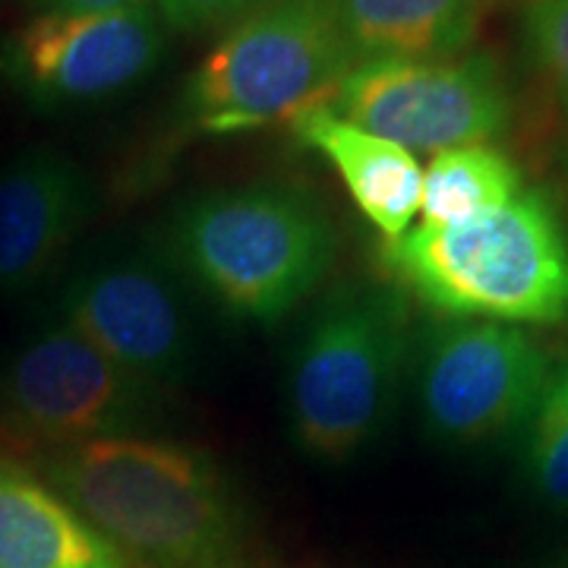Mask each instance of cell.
<instances>
[{"label": "cell", "mask_w": 568, "mask_h": 568, "mask_svg": "<svg viewBox=\"0 0 568 568\" xmlns=\"http://www.w3.org/2000/svg\"><path fill=\"white\" fill-rule=\"evenodd\" d=\"M44 480L140 568H231L244 508L219 462L200 448L111 436L51 448Z\"/></svg>", "instance_id": "obj_1"}, {"label": "cell", "mask_w": 568, "mask_h": 568, "mask_svg": "<svg viewBox=\"0 0 568 568\" xmlns=\"http://www.w3.org/2000/svg\"><path fill=\"white\" fill-rule=\"evenodd\" d=\"M168 256L227 316L278 323L332 268L335 231L304 190L244 183L181 205Z\"/></svg>", "instance_id": "obj_2"}, {"label": "cell", "mask_w": 568, "mask_h": 568, "mask_svg": "<svg viewBox=\"0 0 568 568\" xmlns=\"http://www.w3.org/2000/svg\"><path fill=\"white\" fill-rule=\"evenodd\" d=\"M395 284L448 316L559 323L568 316V241L540 193L465 224H417L383 244Z\"/></svg>", "instance_id": "obj_3"}, {"label": "cell", "mask_w": 568, "mask_h": 568, "mask_svg": "<svg viewBox=\"0 0 568 568\" xmlns=\"http://www.w3.org/2000/svg\"><path fill=\"white\" fill-rule=\"evenodd\" d=\"M407 364V310L392 291H342L294 345L284 405L306 455L345 465L364 455L398 407Z\"/></svg>", "instance_id": "obj_4"}, {"label": "cell", "mask_w": 568, "mask_h": 568, "mask_svg": "<svg viewBox=\"0 0 568 568\" xmlns=\"http://www.w3.org/2000/svg\"><path fill=\"white\" fill-rule=\"evenodd\" d=\"M357 67L332 0H272L231 26L181 92L183 126L237 136L332 102Z\"/></svg>", "instance_id": "obj_5"}, {"label": "cell", "mask_w": 568, "mask_h": 568, "mask_svg": "<svg viewBox=\"0 0 568 568\" xmlns=\"http://www.w3.org/2000/svg\"><path fill=\"white\" fill-rule=\"evenodd\" d=\"M155 410L159 388L130 376L67 320L26 335L0 366V424L48 452L133 436Z\"/></svg>", "instance_id": "obj_6"}, {"label": "cell", "mask_w": 568, "mask_h": 568, "mask_svg": "<svg viewBox=\"0 0 568 568\" xmlns=\"http://www.w3.org/2000/svg\"><path fill=\"white\" fill-rule=\"evenodd\" d=\"M328 104L369 133L429 155L484 145L511 121L506 77L489 54L357 63Z\"/></svg>", "instance_id": "obj_7"}, {"label": "cell", "mask_w": 568, "mask_h": 568, "mask_svg": "<svg viewBox=\"0 0 568 568\" xmlns=\"http://www.w3.org/2000/svg\"><path fill=\"white\" fill-rule=\"evenodd\" d=\"M164 58L152 3L108 13H36L0 41V77L36 111L111 102Z\"/></svg>", "instance_id": "obj_8"}, {"label": "cell", "mask_w": 568, "mask_h": 568, "mask_svg": "<svg viewBox=\"0 0 568 568\" xmlns=\"http://www.w3.org/2000/svg\"><path fill=\"white\" fill-rule=\"evenodd\" d=\"M547 386V354L506 323L443 325L417 366L426 433L446 446L489 443L525 424Z\"/></svg>", "instance_id": "obj_9"}, {"label": "cell", "mask_w": 568, "mask_h": 568, "mask_svg": "<svg viewBox=\"0 0 568 568\" xmlns=\"http://www.w3.org/2000/svg\"><path fill=\"white\" fill-rule=\"evenodd\" d=\"M63 320L152 388L174 386L193 364V325L178 284L142 256L82 268L61 301Z\"/></svg>", "instance_id": "obj_10"}, {"label": "cell", "mask_w": 568, "mask_h": 568, "mask_svg": "<svg viewBox=\"0 0 568 568\" xmlns=\"http://www.w3.org/2000/svg\"><path fill=\"white\" fill-rule=\"evenodd\" d=\"M92 212V183L54 145H32L0 168V294L36 291Z\"/></svg>", "instance_id": "obj_11"}, {"label": "cell", "mask_w": 568, "mask_h": 568, "mask_svg": "<svg viewBox=\"0 0 568 568\" xmlns=\"http://www.w3.org/2000/svg\"><path fill=\"white\" fill-rule=\"evenodd\" d=\"M291 130L338 171L354 205L386 244L410 231L424 203V168L414 152L351 123L328 102L301 111Z\"/></svg>", "instance_id": "obj_12"}, {"label": "cell", "mask_w": 568, "mask_h": 568, "mask_svg": "<svg viewBox=\"0 0 568 568\" xmlns=\"http://www.w3.org/2000/svg\"><path fill=\"white\" fill-rule=\"evenodd\" d=\"M0 568H130V562L48 480L0 455Z\"/></svg>", "instance_id": "obj_13"}, {"label": "cell", "mask_w": 568, "mask_h": 568, "mask_svg": "<svg viewBox=\"0 0 568 568\" xmlns=\"http://www.w3.org/2000/svg\"><path fill=\"white\" fill-rule=\"evenodd\" d=\"M357 63L446 61L470 48L484 0H332Z\"/></svg>", "instance_id": "obj_14"}, {"label": "cell", "mask_w": 568, "mask_h": 568, "mask_svg": "<svg viewBox=\"0 0 568 568\" xmlns=\"http://www.w3.org/2000/svg\"><path fill=\"white\" fill-rule=\"evenodd\" d=\"M521 196V171L496 145L439 152L424 171V224L448 227L484 219Z\"/></svg>", "instance_id": "obj_15"}, {"label": "cell", "mask_w": 568, "mask_h": 568, "mask_svg": "<svg viewBox=\"0 0 568 568\" xmlns=\"http://www.w3.org/2000/svg\"><path fill=\"white\" fill-rule=\"evenodd\" d=\"M528 467L549 503L568 506V373L549 383L534 410Z\"/></svg>", "instance_id": "obj_16"}, {"label": "cell", "mask_w": 568, "mask_h": 568, "mask_svg": "<svg viewBox=\"0 0 568 568\" xmlns=\"http://www.w3.org/2000/svg\"><path fill=\"white\" fill-rule=\"evenodd\" d=\"M521 29L528 54L568 111V0H528Z\"/></svg>", "instance_id": "obj_17"}, {"label": "cell", "mask_w": 568, "mask_h": 568, "mask_svg": "<svg viewBox=\"0 0 568 568\" xmlns=\"http://www.w3.org/2000/svg\"><path fill=\"white\" fill-rule=\"evenodd\" d=\"M272 0H155V10L162 17L164 29L181 36H203L246 20L250 13L263 10Z\"/></svg>", "instance_id": "obj_18"}, {"label": "cell", "mask_w": 568, "mask_h": 568, "mask_svg": "<svg viewBox=\"0 0 568 568\" xmlns=\"http://www.w3.org/2000/svg\"><path fill=\"white\" fill-rule=\"evenodd\" d=\"M39 13H108L126 7H145L152 0H26Z\"/></svg>", "instance_id": "obj_19"}]
</instances>
